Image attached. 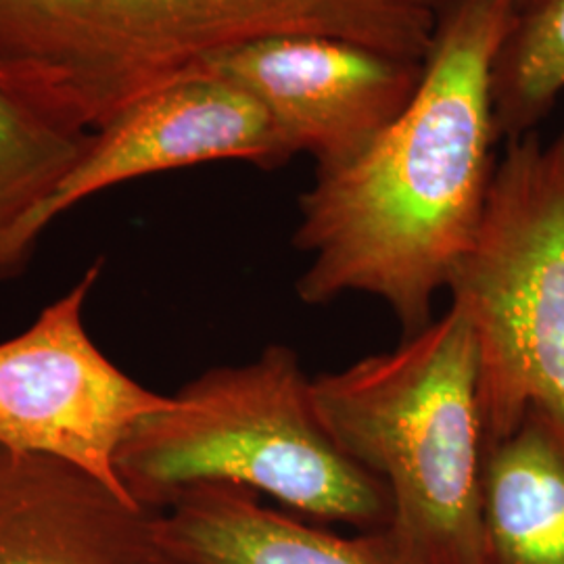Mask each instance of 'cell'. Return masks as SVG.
<instances>
[{
    "mask_svg": "<svg viewBox=\"0 0 564 564\" xmlns=\"http://www.w3.org/2000/svg\"><path fill=\"white\" fill-rule=\"evenodd\" d=\"M514 18L517 0L447 4L412 101L356 158L316 170L293 235L310 258L295 284L303 303L372 295L403 337L435 321L496 172L491 72Z\"/></svg>",
    "mask_w": 564,
    "mask_h": 564,
    "instance_id": "obj_1",
    "label": "cell"
},
{
    "mask_svg": "<svg viewBox=\"0 0 564 564\" xmlns=\"http://www.w3.org/2000/svg\"><path fill=\"white\" fill-rule=\"evenodd\" d=\"M435 20L414 0H0V86L99 132L242 44L318 34L424 63Z\"/></svg>",
    "mask_w": 564,
    "mask_h": 564,
    "instance_id": "obj_2",
    "label": "cell"
},
{
    "mask_svg": "<svg viewBox=\"0 0 564 564\" xmlns=\"http://www.w3.org/2000/svg\"><path fill=\"white\" fill-rule=\"evenodd\" d=\"M314 403L343 452L387 487L400 564H479L484 419L479 351L458 305L383 354L326 372Z\"/></svg>",
    "mask_w": 564,
    "mask_h": 564,
    "instance_id": "obj_3",
    "label": "cell"
},
{
    "mask_svg": "<svg viewBox=\"0 0 564 564\" xmlns=\"http://www.w3.org/2000/svg\"><path fill=\"white\" fill-rule=\"evenodd\" d=\"M312 383L286 345L205 370L130 431L116 464L121 487L162 512L191 489L235 485L312 523L384 531L391 496L330 437Z\"/></svg>",
    "mask_w": 564,
    "mask_h": 564,
    "instance_id": "obj_4",
    "label": "cell"
},
{
    "mask_svg": "<svg viewBox=\"0 0 564 564\" xmlns=\"http://www.w3.org/2000/svg\"><path fill=\"white\" fill-rule=\"evenodd\" d=\"M475 333L485 449L529 410L564 433V132L505 142L447 286Z\"/></svg>",
    "mask_w": 564,
    "mask_h": 564,
    "instance_id": "obj_5",
    "label": "cell"
},
{
    "mask_svg": "<svg viewBox=\"0 0 564 564\" xmlns=\"http://www.w3.org/2000/svg\"><path fill=\"white\" fill-rule=\"evenodd\" d=\"M101 272L99 260L0 341V449L72 464L128 496L116 468L121 445L172 395L134 381L93 341L84 314Z\"/></svg>",
    "mask_w": 564,
    "mask_h": 564,
    "instance_id": "obj_6",
    "label": "cell"
},
{
    "mask_svg": "<svg viewBox=\"0 0 564 564\" xmlns=\"http://www.w3.org/2000/svg\"><path fill=\"white\" fill-rule=\"evenodd\" d=\"M199 72L256 97L295 155H312L318 170L356 158L402 113L423 63L333 36L284 34L242 44Z\"/></svg>",
    "mask_w": 564,
    "mask_h": 564,
    "instance_id": "obj_7",
    "label": "cell"
},
{
    "mask_svg": "<svg viewBox=\"0 0 564 564\" xmlns=\"http://www.w3.org/2000/svg\"><path fill=\"white\" fill-rule=\"evenodd\" d=\"M295 158L262 102L197 72L126 107L99 132L36 218L39 237L76 205L123 182L209 162L276 170Z\"/></svg>",
    "mask_w": 564,
    "mask_h": 564,
    "instance_id": "obj_8",
    "label": "cell"
},
{
    "mask_svg": "<svg viewBox=\"0 0 564 564\" xmlns=\"http://www.w3.org/2000/svg\"><path fill=\"white\" fill-rule=\"evenodd\" d=\"M155 514L72 464L0 449V564H181Z\"/></svg>",
    "mask_w": 564,
    "mask_h": 564,
    "instance_id": "obj_9",
    "label": "cell"
},
{
    "mask_svg": "<svg viewBox=\"0 0 564 564\" xmlns=\"http://www.w3.org/2000/svg\"><path fill=\"white\" fill-rule=\"evenodd\" d=\"M181 564H400L384 531L339 535L235 485L191 489L155 514Z\"/></svg>",
    "mask_w": 564,
    "mask_h": 564,
    "instance_id": "obj_10",
    "label": "cell"
},
{
    "mask_svg": "<svg viewBox=\"0 0 564 564\" xmlns=\"http://www.w3.org/2000/svg\"><path fill=\"white\" fill-rule=\"evenodd\" d=\"M479 564H564V433L540 410L487 452Z\"/></svg>",
    "mask_w": 564,
    "mask_h": 564,
    "instance_id": "obj_11",
    "label": "cell"
},
{
    "mask_svg": "<svg viewBox=\"0 0 564 564\" xmlns=\"http://www.w3.org/2000/svg\"><path fill=\"white\" fill-rule=\"evenodd\" d=\"M93 141L95 132L48 120L0 86V284L32 262L36 218Z\"/></svg>",
    "mask_w": 564,
    "mask_h": 564,
    "instance_id": "obj_12",
    "label": "cell"
},
{
    "mask_svg": "<svg viewBox=\"0 0 564 564\" xmlns=\"http://www.w3.org/2000/svg\"><path fill=\"white\" fill-rule=\"evenodd\" d=\"M563 90L564 0H527L517 7L491 72L498 141L535 132Z\"/></svg>",
    "mask_w": 564,
    "mask_h": 564,
    "instance_id": "obj_13",
    "label": "cell"
},
{
    "mask_svg": "<svg viewBox=\"0 0 564 564\" xmlns=\"http://www.w3.org/2000/svg\"><path fill=\"white\" fill-rule=\"evenodd\" d=\"M414 2L421 4L424 9H429V11H433V13L437 15L442 9H445V7L452 4V2H456V0H414ZM523 2H527V0H517V7L523 4Z\"/></svg>",
    "mask_w": 564,
    "mask_h": 564,
    "instance_id": "obj_14",
    "label": "cell"
}]
</instances>
